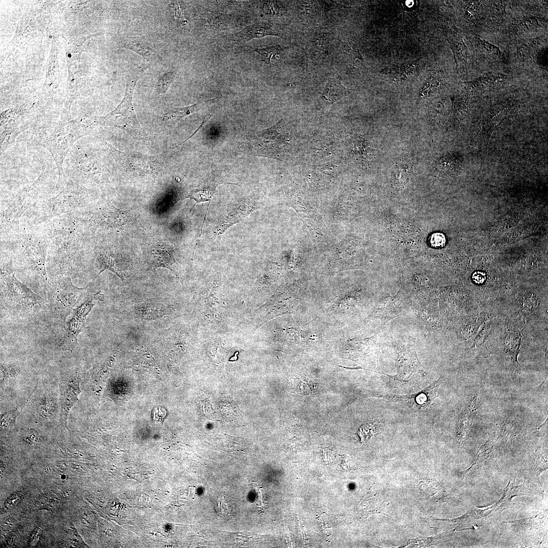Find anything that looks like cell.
I'll return each instance as SVG.
<instances>
[{
	"instance_id": "6da1fadb",
	"label": "cell",
	"mask_w": 548,
	"mask_h": 548,
	"mask_svg": "<svg viewBox=\"0 0 548 548\" xmlns=\"http://www.w3.org/2000/svg\"><path fill=\"white\" fill-rule=\"evenodd\" d=\"M92 121L77 119L40 128L35 133V143L46 148L55 160L59 175L57 186L65 178L62 165L67 153L76 141L89 134L95 127Z\"/></svg>"
},
{
	"instance_id": "7a4b0ae2",
	"label": "cell",
	"mask_w": 548,
	"mask_h": 548,
	"mask_svg": "<svg viewBox=\"0 0 548 548\" xmlns=\"http://www.w3.org/2000/svg\"><path fill=\"white\" fill-rule=\"evenodd\" d=\"M224 292L221 275L213 274L198 302L201 318L210 332L227 333L231 308Z\"/></svg>"
},
{
	"instance_id": "3957f363",
	"label": "cell",
	"mask_w": 548,
	"mask_h": 548,
	"mask_svg": "<svg viewBox=\"0 0 548 548\" xmlns=\"http://www.w3.org/2000/svg\"><path fill=\"white\" fill-rule=\"evenodd\" d=\"M1 304L7 310L27 315L39 311L44 304L43 298L21 283L13 272H1Z\"/></svg>"
},
{
	"instance_id": "277c9868",
	"label": "cell",
	"mask_w": 548,
	"mask_h": 548,
	"mask_svg": "<svg viewBox=\"0 0 548 548\" xmlns=\"http://www.w3.org/2000/svg\"><path fill=\"white\" fill-rule=\"evenodd\" d=\"M142 71H140L127 83L125 95L118 107L105 116L93 118L95 126H112L119 128L138 141L144 140L145 131L139 122L132 103L133 91Z\"/></svg>"
},
{
	"instance_id": "5b68a950",
	"label": "cell",
	"mask_w": 548,
	"mask_h": 548,
	"mask_svg": "<svg viewBox=\"0 0 548 548\" xmlns=\"http://www.w3.org/2000/svg\"><path fill=\"white\" fill-rule=\"evenodd\" d=\"M299 300V296L294 291L287 289L278 290L249 317L253 331L277 317L293 313Z\"/></svg>"
},
{
	"instance_id": "8992f818",
	"label": "cell",
	"mask_w": 548,
	"mask_h": 548,
	"mask_svg": "<svg viewBox=\"0 0 548 548\" xmlns=\"http://www.w3.org/2000/svg\"><path fill=\"white\" fill-rule=\"evenodd\" d=\"M87 287L79 288L74 286L67 277L60 278L47 286V293L51 310L63 323L66 317L75 309L83 296Z\"/></svg>"
},
{
	"instance_id": "52a82bcc",
	"label": "cell",
	"mask_w": 548,
	"mask_h": 548,
	"mask_svg": "<svg viewBox=\"0 0 548 548\" xmlns=\"http://www.w3.org/2000/svg\"><path fill=\"white\" fill-rule=\"evenodd\" d=\"M88 200L86 189L70 181L57 195L44 202L39 219L43 221L61 214L71 213L87 204Z\"/></svg>"
},
{
	"instance_id": "ba28073f",
	"label": "cell",
	"mask_w": 548,
	"mask_h": 548,
	"mask_svg": "<svg viewBox=\"0 0 548 548\" xmlns=\"http://www.w3.org/2000/svg\"><path fill=\"white\" fill-rule=\"evenodd\" d=\"M282 121L258 133L245 145L252 154L280 159L288 148V138Z\"/></svg>"
},
{
	"instance_id": "9c48e42d",
	"label": "cell",
	"mask_w": 548,
	"mask_h": 548,
	"mask_svg": "<svg viewBox=\"0 0 548 548\" xmlns=\"http://www.w3.org/2000/svg\"><path fill=\"white\" fill-rule=\"evenodd\" d=\"M146 260L150 268L158 267L169 269L180 281L183 285L182 272L174 255V247L169 242L153 239L145 242L142 247Z\"/></svg>"
},
{
	"instance_id": "30bf717a",
	"label": "cell",
	"mask_w": 548,
	"mask_h": 548,
	"mask_svg": "<svg viewBox=\"0 0 548 548\" xmlns=\"http://www.w3.org/2000/svg\"><path fill=\"white\" fill-rule=\"evenodd\" d=\"M397 373L391 375L379 372L388 376L390 381L399 384L407 383L415 381L417 378L424 377V367L419 361L416 352L415 343L408 342L397 348Z\"/></svg>"
},
{
	"instance_id": "8fae6325",
	"label": "cell",
	"mask_w": 548,
	"mask_h": 548,
	"mask_svg": "<svg viewBox=\"0 0 548 548\" xmlns=\"http://www.w3.org/2000/svg\"><path fill=\"white\" fill-rule=\"evenodd\" d=\"M441 383V379H439L421 391L410 395H399L385 392H371L369 396L382 398L388 402L401 403L416 413L425 414L436 397L437 389Z\"/></svg>"
},
{
	"instance_id": "7c38bea8",
	"label": "cell",
	"mask_w": 548,
	"mask_h": 548,
	"mask_svg": "<svg viewBox=\"0 0 548 548\" xmlns=\"http://www.w3.org/2000/svg\"><path fill=\"white\" fill-rule=\"evenodd\" d=\"M103 295L99 292L89 294L72 313V317L64 325V334L61 345L67 349H72L77 345V336L83 332L86 318L94 305V301L102 300Z\"/></svg>"
},
{
	"instance_id": "4fadbf2b",
	"label": "cell",
	"mask_w": 548,
	"mask_h": 548,
	"mask_svg": "<svg viewBox=\"0 0 548 548\" xmlns=\"http://www.w3.org/2000/svg\"><path fill=\"white\" fill-rule=\"evenodd\" d=\"M412 308V300L409 296L400 289L394 296H386L382 299L368 316L369 320L379 319L382 325L400 316L408 314Z\"/></svg>"
},
{
	"instance_id": "5bb4252c",
	"label": "cell",
	"mask_w": 548,
	"mask_h": 548,
	"mask_svg": "<svg viewBox=\"0 0 548 548\" xmlns=\"http://www.w3.org/2000/svg\"><path fill=\"white\" fill-rule=\"evenodd\" d=\"M80 373L77 370H71L62 375L60 383V424L67 428L68 413L74 404L78 400L80 393Z\"/></svg>"
},
{
	"instance_id": "9a60e30c",
	"label": "cell",
	"mask_w": 548,
	"mask_h": 548,
	"mask_svg": "<svg viewBox=\"0 0 548 548\" xmlns=\"http://www.w3.org/2000/svg\"><path fill=\"white\" fill-rule=\"evenodd\" d=\"M257 208L255 201L247 199L228 208L213 228L214 237L219 238L231 225L239 223Z\"/></svg>"
},
{
	"instance_id": "2e32d148",
	"label": "cell",
	"mask_w": 548,
	"mask_h": 548,
	"mask_svg": "<svg viewBox=\"0 0 548 548\" xmlns=\"http://www.w3.org/2000/svg\"><path fill=\"white\" fill-rule=\"evenodd\" d=\"M37 183L38 180L18 192L10 200L4 213L8 223L13 222L19 218L35 202L38 195Z\"/></svg>"
},
{
	"instance_id": "e0dca14e",
	"label": "cell",
	"mask_w": 548,
	"mask_h": 548,
	"mask_svg": "<svg viewBox=\"0 0 548 548\" xmlns=\"http://www.w3.org/2000/svg\"><path fill=\"white\" fill-rule=\"evenodd\" d=\"M95 218L96 222L101 226L119 228L132 225L136 216L132 210H120L107 203L99 208Z\"/></svg>"
},
{
	"instance_id": "ac0fdd59",
	"label": "cell",
	"mask_w": 548,
	"mask_h": 548,
	"mask_svg": "<svg viewBox=\"0 0 548 548\" xmlns=\"http://www.w3.org/2000/svg\"><path fill=\"white\" fill-rule=\"evenodd\" d=\"M96 262L99 268L97 276L108 269L114 272L122 280H125V261L122 254L109 249L101 250L98 252Z\"/></svg>"
},
{
	"instance_id": "d6986e66",
	"label": "cell",
	"mask_w": 548,
	"mask_h": 548,
	"mask_svg": "<svg viewBox=\"0 0 548 548\" xmlns=\"http://www.w3.org/2000/svg\"><path fill=\"white\" fill-rule=\"evenodd\" d=\"M281 36L280 33L273 28L269 23L261 22L248 25L241 31L230 35L229 39L236 42H246L254 38H262L266 36Z\"/></svg>"
},
{
	"instance_id": "ffe728a7",
	"label": "cell",
	"mask_w": 548,
	"mask_h": 548,
	"mask_svg": "<svg viewBox=\"0 0 548 548\" xmlns=\"http://www.w3.org/2000/svg\"><path fill=\"white\" fill-rule=\"evenodd\" d=\"M120 46L135 52L148 63L157 62L159 59L155 45L145 39L140 37L125 38L121 43Z\"/></svg>"
},
{
	"instance_id": "44dd1931",
	"label": "cell",
	"mask_w": 548,
	"mask_h": 548,
	"mask_svg": "<svg viewBox=\"0 0 548 548\" xmlns=\"http://www.w3.org/2000/svg\"><path fill=\"white\" fill-rule=\"evenodd\" d=\"M351 91L342 85L338 77L331 78L325 85L320 97L321 103L323 107H328L349 94Z\"/></svg>"
},
{
	"instance_id": "7402d4cb",
	"label": "cell",
	"mask_w": 548,
	"mask_h": 548,
	"mask_svg": "<svg viewBox=\"0 0 548 548\" xmlns=\"http://www.w3.org/2000/svg\"><path fill=\"white\" fill-rule=\"evenodd\" d=\"M288 48L289 47L279 45H273L262 48H253V51L260 54L262 60L266 63L276 65L284 60L286 51Z\"/></svg>"
},
{
	"instance_id": "603a6c76",
	"label": "cell",
	"mask_w": 548,
	"mask_h": 548,
	"mask_svg": "<svg viewBox=\"0 0 548 548\" xmlns=\"http://www.w3.org/2000/svg\"><path fill=\"white\" fill-rule=\"evenodd\" d=\"M215 98L199 102L190 106L172 108L164 115L163 118L165 120H178L185 116L190 115L191 113L199 111L208 104H211L212 101Z\"/></svg>"
},
{
	"instance_id": "cb8c5ba5",
	"label": "cell",
	"mask_w": 548,
	"mask_h": 548,
	"mask_svg": "<svg viewBox=\"0 0 548 548\" xmlns=\"http://www.w3.org/2000/svg\"><path fill=\"white\" fill-rule=\"evenodd\" d=\"M419 59L393 67V80L395 82L407 81L408 78L415 76L418 70Z\"/></svg>"
},
{
	"instance_id": "d4e9b609",
	"label": "cell",
	"mask_w": 548,
	"mask_h": 548,
	"mask_svg": "<svg viewBox=\"0 0 548 548\" xmlns=\"http://www.w3.org/2000/svg\"><path fill=\"white\" fill-rule=\"evenodd\" d=\"M217 185L216 182L210 178L209 182L204 183L200 189L192 192L189 197L194 199L196 203L210 201Z\"/></svg>"
},
{
	"instance_id": "484cf974",
	"label": "cell",
	"mask_w": 548,
	"mask_h": 548,
	"mask_svg": "<svg viewBox=\"0 0 548 548\" xmlns=\"http://www.w3.org/2000/svg\"><path fill=\"white\" fill-rule=\"evenodd\" d=\"M31 395L20 406L11 411L6 412L1 416V428L3 430L10 429L14 426L17 417L27 403Z\"/></svg>"
},
{
	"instance_id": "4316f807",
	"label": "cell",
	"mask_w": 548,
	"mask_h": 548,
	"mask_svg": "<svg viewBox=\"0 0 548 548\" xmlns=\"http://www.w3.org/2000/svg\"><path fill=\"white\" fill-rule=\"evenodd\" d=\"M383 424L382 421H375L362 426L359 432L361 441L365 442L370 437L378 432Z\"/></svg>"
},
{
	"instance_id": "83f0119b",
	"label": "cell",
	"mask_w": 548,
	"mask_h": 548,
	"mask_svg": "<svg viewBox=\"0 0 548 548\" xmlns=\"http://www.w3.org/2000/svg\"><path fill=\"white\" fill-rule=\"evenodd\" d=\"M176 76L177 73L174 71L163 75L156 83L155 87L157 92L160 94H165L176 79Z\"/></svg>"
},
{
	"instance_id": "f1b7e54d",
	"label": "cell",
	"mask_w": 548,
	"mask_h": 548,
	"mask_svg": "<svg viewBox=\"0 0 548 548\" xmlns=\"http://www.w3.org/2000/svg\"><path fill=\"white\" fill-rule=\"evenodd\" d=\"M19 369L18 367L11 365H1V376L3 379L6 376H15L18 373Z\"/></svg>"
},
{
	"instance_id": "f546056e",
	"label": "cell",
	"mask_w": 548,
	"mask_h": 548,
	"mask_svg": "<svg viewBox=\"0 0 548 548\" xmlns=\"http://www.w3.org/2000/svg\"><path fill=\"white\" fill-rule=\"evenodd\" d=\"M431 242L434 247H442L446 242L445 237L442 233H435L432 236Z\"/></svg>"
},
{
	"instance_id": "4dcf8cb0",
	"label": "cell",
	"mask_w": 548,
	"mask_h": 548,
	"mask_svg": "<svg viewBox=\"0 0 548 548\" xmlns=\"http://www.w3.org/2000/svg\"><path fill=\"white\" fill-rule=\"evenodd\" d=\"M471 278L475 284L478 285L482 284L485 281L486 278V273L484 271H476L472 273Z\"/></svg>"
},
{
	"instance_id": "1f68e13d",
	"label": "cell",
	"mask_w": 548,
	"mask_h": 548,
	"mask_svg": "<svg viewBox=\"0 0 548 548\" xmlns=\"http://www.w3.org/2000/svg\"><path fill=\"white\" fill-rule=\"evenodd\" d=\"M225 502V501H224L223 497H220L219 504V508L223 513L227 514V513H228V508L227 506H225V505H227Z\"/></svg>"
}]
</instances>
